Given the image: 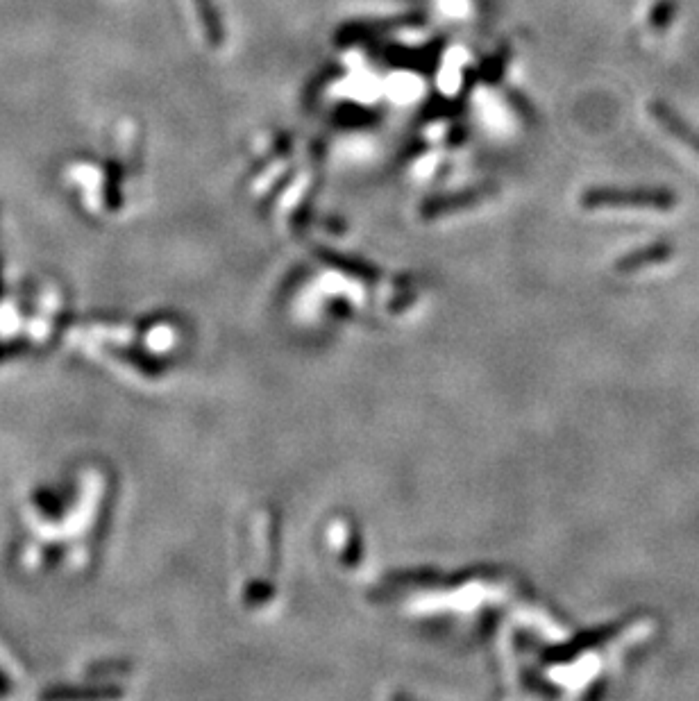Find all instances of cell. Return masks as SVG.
<instances>
[{"label": "cell", "instance_id": "1", "mask_svg": "<svg viewBox=\"0 0 699 701\" xmlns=\"http://www.w3.org/2000/svg\"><path fill=\"white\" fill-rule=\"evenodd\" d=\"M584 207H640L670 211L679 205V198L670 189H591L584 193Z\"/></svg>", "mask_w": 699, "mask_h": 701}, {"label": "cell", "instance_id": "4", "mask_svg": "<svg viewBox=\"0 0 699 701\" xmlns=\"http://www.w3.org/2000/svg\"><path fill=\"white\" fill-rule=\"evenodd\" d=\"M193 7H196L198 21L202 25V35L209 41V46L221 48L225 44V28L221 16H218L214 0H193Z\"/></svg>", "mask_w": 699, "mask_h": 701}, {"label": "cell", "instance_id": "5", "mask_svg": "<svg viewBox=\"0 0 699 701\" xmlns=\"http://www.w3.org/2000/svg\"><path fill=\"white\" fill-rule=\"evenodd\" d=\"M677 10H679L677 0H659V3H654L652 12H650V28H652V32H656V35H659V32L668 30V25L675 21Z\"/></svg>", "mask_w": 699, "mask_h": 701}, {"label": "cell", "instance_id": "2", "mask_svg": "<svg viewBox=\"0 0 699 701\" xmlns=\"http://www.w3.org/2000/svg\"><path fill=\"white\" fill-rule=\"evenodd\" d=\"M650 114L656 118V123L670 134V137H675L679 143H684L688 150H693L699 155V132L686 121L684 116L677 114L675 109H672L668 103H663V100H652Z\"/></svg>", "mask_w": 699, "mask_h": 701}, {"label": "cell", "instance_id": "3", "mask_svg": "<svg viewBox=\"0 0 699 701\" xmlns=\"http://www.w3.org/2000/svg\"><path fill=\"white\" fill-rule=\"evenodd\" d=\"M672 257V246L668 241H656L650 243V246L640 248L636 252H631V255L618 259V270L620 273H638V270L652 268V266H661Z\"/></svg>", "mask_w": 699, "mask_h": 701}]
</instances>
